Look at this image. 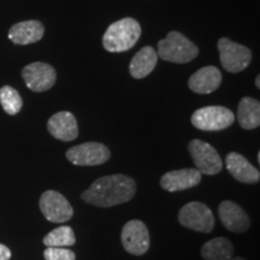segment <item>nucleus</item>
<instances>
[{
    "label": "nucleus",
    "mask_w": 260,
    "mask_h": 260,
    "mask_svg": "<svg viewBox=\"0 0 260 260\" xmlns=\"http://www.w3.org/2000/svg\"><path fill=\"white\" fill-rule=\"evenodd\" d=\"M229 260H245L243 258H240V256H237V258H230Z\"/></svg>",
    "instance_id": "nucleus-26"
},
{
    "label": "nucleus",
    "mask_w": 260,
    "mask_h": 260,
    "mask_svg": "<svg viewBox=\"0 0 260 260\" xmlns=\"http://www.w3.org/2000/svg\"><path fill=\"white\" fill-rule=\"evenodd\" d=\"M135 193V181L125 175L116 174L98 178L81 197L87 204L94 206L112 207L128 203Z\"/></svg>",
    "instance_id": "nucleus-1"
},
{
    "label": "nucleus",
    "mask_w": 260,
    "mask_h": 260,
    "mask_svg": "<svg viewBox=\"0 0 260 260\" xmlns=\"http://www.w3.org/2000/svg\"><path fill=\"white\" fill-rule=\"evenodd\" d=\"M158 58L170 63H189L199 54V48L194 42L180 31L172 30L158 42Z\"/></svg>",
    "instance_id": "nucleus-3"
},
{
    "label": "nucleus",
    "mask_w": 260,
    "mask_h": 260,
    "mask_svg": "<svg viewBox=\"0 0 260 260\" xmlns=\"http://www.w3.org/2000/svg\"><path fill=\"white\" fill-rule=\"evenodd\" d=\"M11 258V251L5 245L0 243V260H10Z\"/></svg>",
    "instance_id": "nucleus-24"
},
{
    "label": "nucleus",
    "mask_w": 260,
    "mask_h": 260,
    "mask_svg": "<svg viewBox=\"0 0 260 260\" xmlns=\"http://www.w3.org/2000/svg\"><path fill=\"white\" fill-rule=\"evenodd\" d=\"M22 77L29 89L39 93L46 92L54 86L57 74L50 64L35 61L24 67V69L22 70Z\"/></svg>",
    "instance_id": "nucleus-11"
},
{
    "label": "nucleus",
    "mask_w": 260,
    "mask_h": 260,
    "mask_svg": "<svg viewBox=\"0 0 260 260\" xmlns=\"http://www.w3.org/2000/svg\"><path fill=\"white\" fill-rule=\"evenodd\" d=\"M158 63V54L157 51L151 46H145L140 50L138 53L133 57L132 61L129 64V73L130 76H133L136 80L145 79L148 76Z\"/></svg>",
    "instance_id": "nucleus-18"
},
{
    "label": "nucleus",
    "mask_w": 260,
    "mask_h": 260,
    "mask_svg": "<svg viewBox=\"0 0 260 260\" xmlns=\"http://www.w3.org/2000/svg\"><path fill=\"white\" fill-rule=\"evenodd\" d=\"M220 222L226 230L232 233H245L251 225V219L245 210L233 201L225 200L218 207Z\"/></svg>",
    "instance_id": "nucleus-12"
},
{
    "label": "nucleus",
    "mask_w": 260,
    "mask_h": 260,
    "mask_svg": "<svg viewBox=\"0 0 260 260\" xmlns=\"http://www.w3.org/2000/svg\"><path fill=\"white\" fill-rule=\"evenodd\" d=\"M0 104L8 115L15 116L21 111L23 100L15 88L10 86H3L0 88Z\"/></svg>",
    "instance_id": "nucleus-22"
},
{
    "label": "nucleus",
    "mask_w": 260,
    "mask_h": 260,
    "mask_svg": "<svg viewBox=\"0 0 260 260\" xmlns=\"http://www.w3.org/2000/svg\"><path fill=\"white\" fill-rule=\"evenodd\" d=\"M141 37V27L136 19L122 18L106 29L103 37V46L106 51L118 53L129 51Z\"/></svg>",
    "instance_id": "nucleus-2"
},
{
    "label": "nucleus",
    "mask_w": 260,
    "mask_h": 260,
    "mask_svg": "<svg viewBox=\"0 0 260 260\" xmlns=\"http://www.w3.org/2000/svg\"><path fill=\"white\" fill-rule=\"evenodd\" d=\"M181 225L204 234H209L214 228V216L207 205L199 201H191L182 207L178 213Z\"/></svg>",
    "instance_id": "nucleus-6"
},
{
    "label": "nucleus",
    "mask_w": 260,
    "mask_h": 260,
    "mask_svg": "<svg viewBox=\"0 0 260 260\" xmlns=\"http://www.w3.org/2000/svg\"><path fill=\"white\" fill-rule=\"evenodd\" d=\"M201 174L197 169H180V170L169 171L160 178L162 189L174 193L189 189L200 183Z\"/></svg>",
    "instance_id": "nucleus-13"
},
{
    "label": "nucleus",
    "mask_w": 260,
    "mask_h": 260,
    "mask_svg": "<svg viewBox=\"0 0 260 260\" xmlns=\"http://www.w3.org/2000/svg\"><path fill=\"white\" fill-rule=\"evenodd\" d=\"M122 245L133 255H142L149 248V233L144 222L139 219L129 220L122 230Z\"/></svg>",
    "instance_id": "nucleus-10"
},
{
    "label": "nucleus",
    "mask_w": 260,
    "mask_h": 260,
    "mask_svg": "<svg viewBox=\"0 0 260 260\" xmlns=\"http://www.w3.org/2000/svg\"><path fill=\"white\" fill-rule=\"evenodd\" d=\"M47 129L50 134L61 141H74L79 136V125L71 112H57L48 119Z\"/></svg>",
    "instance_id": "nucleus-14"
},
{
    "label": "nucleus",
    "mask_w": 260,
    "mask_h": 260,
    "mask_svg": "<svg viewBox=\"0 0 260 260\" xmlns=\"http://www.w3.org/2000/svg\"><path fill=\"white\" fill-rule=\"evenodd\" d=\"M234 246L225 237H216L207 241L201 248L205 260H229L233 258Z\"/></svg>",
    "instance_id": "nucleus-20"
},
{
    "label": "nucleus",
    "mask_w": 260,
    "mask_h": 260,
    "mask_svg": "<svg viewBox=\"0 0 260 260\" xmlns=\"http://www.w3.org/2000/svg\"><path fill=\"white\" fill-rule=\"evenodd\" d=\"M45 28L40 21H23L10 28L9 39L16 45H29L44 38Z\"/></svg>",
    "instance_id": "nucleus-17"
},
{
    "label": "nucleus",
    "mask_w": 260,
    "mask_h": 260,
    "mask_svg": "<svg viewBox=\"0 0 260 260\" xmlns=\"http://www.w3.org/2000/svg\"><path fill=\"white\" fill-rule=\"evenodd\" d=\"M111 152L100 142H84L68 149L67 158L77 167H94L109 160Z\"/></svg>",
    "instance_id": "nucleus-8"
},
{
    "label": "nucleus",
    "mask_w": 260,
    "mask_h": 260,
    "mask_svg": "<svg viewBox=\"0 0 260 260\" xmlns=\"http://www.w3.org/2000/svg\"><path fill=\"white\" fill-rule=\"evenodd\" d=\"M237 121L242 129L252 130L260 125V103L254 98L245 96L240 100Z\"/></svg>",
    "instance_id": "nucleus-19"
},
{
    "label": "nucleus",
    "mask_w": 260,
    "mask_h": 260,
    "mask_svg": "<svg viewBox=\"0 0 260 260\" xmlns=\"http://www.w3.org/2000/svg\"><path fill=\"white\" fill-rule=\"evenodd\" d=\"M191 124L204 132H218L229 128L235 122L232 110L224 106H206L197 110L191 115Z\"/></svg>",
    "instance_id": "nucleus-4"
},
{
    "label": "nucleus",
    "mask_w": 260,
    "mask_h": 260,
    "mask_svg": "<svg viewBox=\"0 0 260 260\" xmlns=\"http://www.w3.org/2000/svg\"><path fill=\"white\" fill-rule=\"evenodd\" d=\"M46 260H75L76 255L71 249L67 247H47L44 252Z\"/></svg>",
    "instance_id": "nucleus-23"
},
{
    "label": "nucleus",
    "mask_w": 260,
    "mask_h": 260,
    "mask_svg": "<svg viewBox=\"0 0 260 260\" xmlns=\"http://www.w3.org/2000/svg\"><path fill=\"white\" fill-rule=\"evenodd\" d=\"M222 83V73L213 65L201 68L188 80V87L198 94H210L219 88Z\"/></svg>",
    "instance_id": "nucleus-15"
},
{
    "label": "nucleus",
    "mask_w": 260,
    "mask_h": 260,
    "mask_svg": "<svg viewBox=\"0 0 260 260\" xmlns=\"http://www.w3.org/2000/svg\"><path fill=\"white\" fill-rule=\"evenodd\" d=\"M188 151L193 158V161L197 167V170L201 175H212L218 174L223 169V161L220 159L216 148L207 142L201 140H191L188 144Z\"/></svg>",
    "instance_id": "nucleus-7"
},
{
    "label": "nucleus",
    "mask_w": 260,
    "mask_h": 260,
    "mask_svg": "<svg viewBox=\"0 0 260 260\" xmlns=\"http://www.w3.org/2000/svg\"><path fill=\"white\" fill-rule=\"evenodd\" d=\"M76 243L73 228L61 225L56 228L44 237V245L46 247H70Z\"/></svg>",
    "instance_id": "nucleus-21"
},
{
    "label": "nucleus",
    "mask_w": 260,
    "mask_h": 260,
    "mask_svg": "<svg viewBox=\"0 0 260 260\" xmlns=\"http://www.w3.org/2000/svg\"><path fill=\"white\" fill-rule=\"evenodd\" d=\"M217 46L219 51L220 64L228 73H241L251 64L253 56L248 47L229 40L228 38L219 39Z\"/></svg>",
    "instance_id": "nucleus-5"
},
{
    "label": "nucleus",
    "mask_w": 260,
    "mask_h": 260,
    "mask_svg": "<svg viewBox=\"0 0 260 260\" xmlns=\"http://www.w3.org/2000/svg\"><path fill=\"white\" fill-rule=\"evenodd\" d=\"M259 81H260V77L259 76H256V79H255V86H256V88H260V82H259Z\"/></svg>",
    "instance_id": "nucleus-25"
},
{
    "label": "nucleus",
    "mask_w": 260,
    "mask_h": 260,
    "mask_svg": "<svg viewBox=\"0 0 260 260\" xmlns=\"http://www.w3.org/2000/svg\"><path fill=\"white\" fill-rule=\"evenodd\" d=\"M225 164L230 175L242 183H258L260 180V172L258 169L249 162L242 154L236 152H230L225 158Z\"/></svg>",
    "instance_id": "nucleus-16"
},
{
    "label": "nucleus",
    "mask_w": 260,
    "mask_h": 260,
    "mask_svg": "<svg viewBox=\"0 0 260 260\" xmlns=\"http://www.w3.org/2000/svg\"><path fill=\"white\" fill-rule=\"evenodd\" d=\"M40 210L48 222H69L74 216V210L63 194L56 190H46L40 198Z\"/></svg>",
    "instance_id": "nucleus-9"
}]
</instances>
